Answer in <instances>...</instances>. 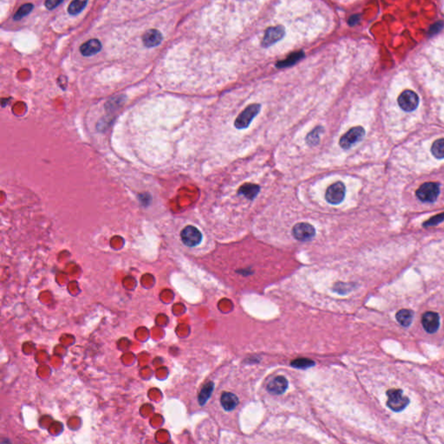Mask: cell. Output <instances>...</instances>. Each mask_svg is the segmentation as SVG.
Here are the masks:
<instances>
[{"label":"cell","instance_id":"cell-1","mask_svg":"<svg viewBox=\"0 0 444 444\" xmlns=\"http://www.w3.org/2000/svg\"><path fill=\"white\" fill-rule=\"evenodd\" d=\"M387 394V406L395 412H400L403 411L409 405L410 399L403 396L402 390L392 388L386 392Z\"/></svg>","mask_w":444,"mask_h":444},{"label":"cell","instance_id":"cell-2","mask_svg":"<svg viewBox=\"0 0 444 444\" xmlns=\"http://www.w3.org/2000/svg\"><path fill=\"white\" fill-rule=\"evenodd\" d=\"M261 109V104L258 103H253L247 106L244 110L238 116L234 122V126L238 130H244L249 127L251 122L253 121L257 115L260 113Z\"/></svg>","mask_w":444,"mask_h":444},{"label":"cell","instance_id":"cell-3","mask_svg":"<svg viewBox=\"0 0 444 444\" xmlns=\"http://www.w3.org/2000/svg\"><path fill=\"white\" fill-rule=\"evenodd\" d=\"M440 194V185L436 182H426L417 189V198L423 202H435Z\"/></svg>","mask_w":444,"mask_h":444},{"label":"cell","instance_id":"cell-4","mask_svg":"<svg viewBox=\"0 0 444 444\" xmlns=\"http://www.w3.org/2000/svg\"><path fill=\"white\" fill-rule=\"evenodd\" d=\"M364 135H365V131L363 127L358 126L351 128L340 138L339 145L344 150H349L356 143L360 142L361 140L364 138Z\"/></svg>","mask_w":444,"mask_h":444},{"label":"cell","instance_id":"cell-5","mask_svg":"<svg viewBox=\"0 0 444 444\" xmlns=\"http://www.w3.org/2000/svg\"><path fill=\"white\" fill-rule=\"evenodd\" d=\"M345 196V186L341 181L331 184L325 192V200L331 205H339Z\"/></svg>","mask_w":444,"mask_h":444},{"label":"cell","instance_id":"cell-6","mask_svg":"<svg viewBox=\"0 0 444 444\" xmlns=\"http://www.w3.org/2000/svg\"><path fill=\"white\" fill-rule=\"evenodd\" d=\"M315 234H316V230L313 226L306 222L298 223L292 228V235L299 242L311 240Z\"/></svg>","mask_w":444,"mask_h":444},{"label":"cell","instance_id":"cell-7","mask_svg":"<svg viewBox=\"0 0 444 444\" xmlns=\"http://www.w3.org/2000/svg\"><path fill=\"white\" fill-rule=\"evenodd\" d=\"M180 238L187 247H194L202 240V234L194 226H187L180 233Z\"/></svg>","mask_w":444,"mask_h":444},{"label":"cell","instance_id":"cell-8","mask_svg":"<svg viewBox=\"0 0 444 444\" xmlns=\"http://www.w3.org/2000/svg\"><path fill=\"white\" fill-rule=\"evenodd\" d=\"M419 103L418 96L412 90H405L398 97V104L404 111L410 112L417 108Z\"/></svg>","mask_w":444,"mask_h":444},{"label":"cell","instance_id":"cell-9","mask_svg":"<svg viewBox=\"0 0 444 444\" xmlns=\"http://www.w3.org/2000/svg\"><path fill=\"white\" fill-rule=\"evenodd\" d=\"M422 327L428 333H435L440 326V316L434 311H427L422 317Z\"/></svg>","mask_w":444,"mask_h":444},{"label":"cell","instance_id":"cell-10","mask_svg":"<svg viewBox=\"0 0 444 444\" xmlns=\"http://www.w3.org/2000/svg\"><path fill=\"white\" fill-rule=\"evenodd\" d=\"M285 33H286L285 29L281 26L269 28L266 32L263 40H262V46L265 48L272 46V45H274L275 43L281 40V39L285 36Z\"/></svg>","mask_w":444,"mask_h":444},{"label":"cell","instance_id":"cell-11","mask_svg":"<svg viewBox=\"0 0 444 444\" xmlns=\"http://www.w3.org/2000/svg\"><path fill=\"white\" fill-rule=\"evenodd\" d=\"M161 41H162V35L158 30L156 29L149 30L142 36L143 45L147 48L156 47L161 44Z\"/></svg>","mask_w":444,"mask_h":444},{"label":"cell","instance_id":"cell-12","mask_svg":"<svg viewBox=\"0 0 444 444\" xmlns=\"http://www.w3.org/2000/svg\"><path fill=\"white\" fill-rule=\"evenodd\" d=\"M288 387V381L284 377H276L267 385V391L274 395L283 394Z\"/></svg>","mask_w":444,"mask_h":444},{"label":"cell","instance_id":"cell-13","mask_svg":"<svg viewBox=\"0 0 444 444\" xmlns=\"http://www.w3.org/2000/svg\"><path fill=\"white\" fill-rule=\"evenodd\" d=\"M102 49V44L99 40L97 39H90L86 43H84L81 45L80 52L85 57H89L93 55L100 51Z\"/></svg>","mask_w":444,"mask_h":444},{"label":"cell","instance_id":"cell-14","mask_svg":"<svg viewBox=\"0 0 444 444\" xmlns=\"http://www.w3.org/2000/svg\"><path fill=\"white\" fill-rule=\"evenodd\" d=\"M261 191V187L256 184L245 183L238 190L239 195H244L245 197L249 200H254Z\"/></svg>","mask_w":444,"mask_h":444},{"label":"cell","instance_id":"cell-15","mask_svg":"<svg viewBox=\"0 0 444 444\" xmlns=\"http://www.w3.org/2000/svg\"><path fill=\"white\" fill-rule=\"evenodd\" d=\"M220 402L224 410L227 411H231L236 408V406L239 403V399L236 397V395L231 392H224L220 397Z\"/></svg>","mask_w":444,"mask_h":444},{"label":"cell","instance_id":"cell-16","mask_svg":"<svg viewBox=\"0 0 444 444\" xmlns=\"http://www.w3.org/2000/svg\"><path fill=\"white\" fill-rule=\"evenodd\" d=\"M414 312L408 309H402L396 314L397 322L403 327H408L413 321Z\"/></svg>","mask_w":444,"mask_h":444},{"label":"cell","instance_id":"cell-17","mask_svg":"<svg viewBox=\"0 0 444 444\" xmlns=\"http://www.w3.org/2000/svg\"><path fill=\"white\" fill-rule=\"evenodd\" d=\"M88 1L89 0H73L72 2L69 4L68 12L71 15L80 13L81 11H83V9L86 7Z\"/></svg>","mask_w":444,"mask_h":444},{"label":"cell","instance_id":"cell-18","mask_svg":"<svg viewBox=\"0 0 444 444\" xmlns=\"http://www.w3.org/2000/svg\"><path fill=\"white\" fill-rule=\"evenodd\" d=\"M322 127H317V128H314L313 131H311L307 135V136H306V138H305L307 144L310 145L311 147L319 144V141H320V136H319V135L322 133Z\"/></svg>","mask_w":444,"mask_h":444},{"label":"cell","instance_id":"cell-19","mask_svg":"<svg viewBox=\"0 0 444 444\" xmlns=\"http://www.w3.org/2000/svg\"><path fill=\"white\" fill-rule=\"evenodd\" d=\"M214 383H208L203 387L201 392H200V395H199V398H198L200 405H204L207 401L209 399L212 392L214 391Z\"/></svg>","mask_w":444,"mask_h":444},{"label":"cell","instance_id":"cell-20","mask_svg":"<svg viewBox=\"0 0 444 444\" xmlns=\"http://www.w3.org/2000/svg\"><path fill=\"white\" fill-rule=\"evenodd\" d=\"M431 152L436 158H444V139H439L434 142L431 147Z\"/></svg>","mask_w":444,"mask_h":444},{"label":"cell","instance_id":"cell-21","mask_svg":"<svg viewBox=\"0 0 444 444\" xmlns=\"http://www.w3.org/2000/svg\"><path fill=\"white\" fill-rule=\"evenodd\" d=\"M32 10H33V5L32 4H25V5L21 6L17 10L16 14L14 15L13 20H16V21L21 20L23 17H25V16H27L28 14L31 13V11Z\"/></svg>","mask_w":444,"mask_h":444},{"label":"cell","instance_id":"cell-22","mask_svg":"<svg viewBox=\"0 0 444 444\" xmlns=\"http://www.w3.org/2000/svg\"><path fill=\"white\" fill-rule=\"evenodd\" d=\"M291 365L297 369H307L310 367L314 366L315 363L313 361L307 359V358H300V359L292 361Z\"/></svg>","mask_w":444,"mask_h":444},{"label":"cell","instance_id":"cell-23","mask_svg":"<svg viewBox=\"0 0 444 444\" xmlns=\"http://www.w3.org/2000/svg\"><path fill=\"white\" fill-rule=\"evenodd\" d=\"M442 220H444V213L438 214V215H436V216L429 219L428 221L424 222L423 226L424 227H430V226L432 227V226H436L439 224V223H441Z\"/></svg>","mask_w":444,"mask_h":444},{"label":"cell","instance_id":"cell-24","mask_svg":"<svg viewBox=\"0 0 444 444\" xmlns=\"http://www.w3.org/2000/svg\"><path fill=\"white\" fill-rule=\"evenodd\" d=\"M63 1L64 0H46L45 1V7L49 10H53L55 7H58Z\"/></svg>","mask_w":444,"mask_h":444}]
</instances>
